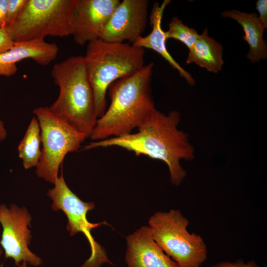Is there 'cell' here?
Returning <instances> with one entry per match:
<instances>
[{
	"label": "cell",
	"instance_id": "cell-18",
	"mask_svg": "<svg viewBox=\"0 0 267 267\" xmlns=\"http://www.w3.org/2000/svg\"><path fill=\"white\" fill-rule=\"evenodd\" d=\"M167 40L174 39L184 44L190 49L200 35L197 31L185 25L178 17H173L169 24V29L165 31Z\"/></svg>",
	"mask_w": 267,
	"mask_h": 267
},
{
	"label": "cell",
	"instance_id": "cell-20",
	"mask_svg": "<svg viewBox=\"0 0 267 267\" xmlns=\"http://www.w3.org/2000/svg\"><path fill=\"white\" fill-rule=\"evenodd\" d=\"M14 44L5 28L0 29V54L10 49Z\"/></svg>",
	"mask_w": 267,
	"mask_h": 267
},
{
	"label": "cell",
	"instance_id": "cell-4",
	"mask_svg": "<svg viewBox=\"0 0 267 267\" xmlns=\"http://www.w3.org/2000/svg\"><path fill=\"white\" fill-rule=\"evenodd\" d=\"M144 49L129 43L98 39L89 43L84 56L98 118L106 110V95L115 81L131 76L144 65Z\"/></svg>",
	"mask_w": 267,
	"mask_h": 267
},
{
	"label": "cell",
	"instance_id": "cell-23",
	"mask_svg": "<svg viewBox=\"0 0 267 267\" xmlns=\"http://www.w3.org/2000/svg\"><path fill=\"white\" fill-rule=\"evenodd\" d=\"M7 0H0V29L5 28Z\"/></svg>",
	"mask_w": 267,
	"mask_h": 267
},
{
	"label": "cell",
	"instance_id": "cell-15",
	"mask_svg": "<svg viewBox=\"0 0 267 267\" xmlns=\"http://www.w3.org/2000/svg\"><path fill=\"white\" fill-rule=\"evenodd\" d=\"M221 16L235 20L242 27L245 33L243 39L249 46L247 58L250 61L254 63L267 59V45L263 39V33L266 28L256 13L231 9L222 12Z\"/></svg>",
	"mask_w": 267,
	"mask_h": 267
},
{
	"label": "cell",
	"instance_id": "cell-7",
	"mask_svg": "<svg viewBox=\"0 0 267 267\" xmlns=\"http://www.w3.org/2000/svg\"><path fill=\"white\" fill-rule=\"evenodd\" d=\"M33 113L39 123L43 146L36 173L54 184L65 156L78 150L87 136L59 119L49 107H38Z\"/></svg>",
	"mask_w": 267,
	"mask_h": 267
},
{
	"label": "cell",
	"instance_id": "cell-14",
	"mask_svg": "<svg viewBox=\"0 0 267 267\" xmlns=\"http://www.w3.org/2000/svg\"><path fill=\"white\" fill-rule=\"evenodd\" d=\"M170 2V0H164L161 4L157 2L154 3L149 16L151 32L145 37H140L132 44L155 51L177 70L189 85L193 86L195 81L191 74L174 59L167 48L165 31L162 29L161 24L164 10Z\"/></svg>",
	"mask_w": 267,
	"mask_h": 267
},
{
	"label": "cell",
	"instance_id": "cell-1",
	"mask_svg": "<svg viewBox=\"0 0 267 267\" xmlns=\"http://www.w3.org/2000/svg\"><path fill=\"white\" fill-rule=\"evenodd\" d=\"M180 115L175 110L167 115L156 109L137 129L135 133L92 141L84 146L87 150L97 147H119L163 161L167 165L172 183L178 186L186 175L180 164L181 159L191 161L194 149L188 134L179 130Z\"/></svg>",
	"mask_w": 267,
	"mask_h": 267
},
{
	"label": "cell",
	"instance_id": "cell-13",
	"mask_svg": "<svg viewBox=\"0 0 267 267\" xmlns=\"http://www.w3.org/2000/svg\"><path fill=\"white\" fill-rule=\"evenodd\" d=\"M58 51L56 44L47 43L44 39L15 42L10 49L0 54V76L14 75L18 70L16 64L25 59L47 66L56 59Z\"/></svg>",
	"mask_w": 267,
	"mask_h": 267
},
{
	"label": "cell",
	"instance_id": "cell-21",
	"mask_svg": "<svg viewBox=\"0 0 267 267\" xmlns=\"http://www.w3.org/2000/svg\"><path fill=\"white\" fill-rule=\"evenodd\" d=\"M210 267H258V266L254 260H251L245 263L243 260H238L234 262L227 261L220 262L214 265H212Z\"/></svg>",
	"mask_w": 267,
	"mask_h": 267
},
{
	"label": "cell",
	"instance_id": "cell-16",
	"mask_svg": "<svg viewBox=\"0 0 267 267\" xmlns=\"http://www.w3.org/2000/svg\"><path fill=\"white\" fill-rule=\"evenodd\" d=\"M223 48L222 44L208 35L205 29L189 50L187 64L195 63L207 71L217 73L222 69Z\"/></svg>",
	"mask_w": 267,
	"mask_h": 267
},
{
	"label": "cell",
	"instance_id": "cell-17",
	"mask_svg": "<svg viewBox=\"0 0 267 267\" xmlns=\"http://www.w3.org/2000/svg\"><path fill=\"white\" fill-rule=\"evenodd\" d=\"M41 143L40 125L34 116L17 147L19 157L22 160L26 170L37 166L42 154Z\"/></svg>",
	"mask_w": 267,
	"mask_h": 267
},
{
	"label": "cell",
	"instance_id": "cell-25",
	"mask_svg": "<svg viewBox=\"0 0 267 267\" xmlns=\"http://www.w3.org/2000/svg\"><path fill=\"white\" fill-rule=\"evenodd\" d=\"M18 267H28L27 265V263L25 262H22V264Z\"/></svg>",
	"mask_w": 267,
	"mask_h": 267
},
{
	"label": "cell",
	"instance_id": "cell-5",
	"mask_svg": "<svg viewBox=\"0 0 267 267\" xmlns=\"http://www.w3.org/2000/svg\"><path fill=\"white\" fill-rule=\"evenodd\" d=\"M148 223L155 242L178 267H200L207 260L204 239L188 231L189 221L179 210L156 212Z\"/></svg>",
	"mask_w": 267,
	"mask_h": 267
},
{
	"label": "cell",
	"instance_id": "cell-24",
	"mask_svg": "<svg viewBox=\"0 0 267 267\" xmlns=\"http://www.w3.org/2000/svg\"><path fill=\"white\" fill-rule=\"evenodd\" d=\"M7 136V132L3 122L0 120V142L4 140Z\"/></svg>",
	"mask_w": 267,
	"mask_h": 267
},
{
	"label": "cell",
	"instance_id": "cell-8",
	"mask_svg": "<svg viewBox=\"0 0 267 267\" xmlns=\"http://www.w3.org/2000/svg\"><path fill=\"white\" fill-rule=\"evenodd\" d=\"M54 185V187L49 189L47 193L52 201V210H61L66 215L68 219L66 228L71 236L81 232L89 244L90 256L81 267H100L105 263L113 265L104 248L94 240L91 233L92 229L102 224L109 225L105 221L91 223L87 220V214L94 208V203L81 200L68 187L62 174Z\"/></svg>",
	"mask_w": 267,
	"mask_h": 267
},
{
	"label": "cell",
	"instance_id": "cell-2",
	"mask_svg": "<svg viewBox=\"0 0 267 267\" xmlns=\"http://www.w3.org/2000/svg\"><path fill=\"white\" fill-rule=\"evenodd\" d=\"M153 63L119 79L107 90L110 104L89 137L98 141L132 133L156 109L151 92Z\"/></svg>",
	"mask_w": 267,
	"mask_h": 267
},
{
	"label": "cell",
	"instance_id": "cell-26",
	"mask_svg": "<svg viewBox=\"0 0 267 267\" xmlns=\"http://www.w3.org/2000/svg\"><path fill=\"white\" fill-rule=\"evenodd\" d=\"M2 249L0 247V256H1V255L2 254Z\"/></svg>",
	"mask_w": 267,
	"mask_h": 267
},
{
	"label": "cell",
	"instance_id": "cell-10",
	"mask_svg": "<svg viewBox=\"0 0 267 267\" xmlns=\"http://www.w3.org/2000/svg\"><path fill=\"white\" fill-rule=\"evenodd\" d=\"M119 0H77L71 20V36L81 46L100 39Z\"/></svg>",
	"mask_w": 267,
	"mask_h": 267
},
{
	"label": "cell",
	"instance_id": "cell-9",
	"mask_svg": "<svg viewBox=\"0 0 267 267\" xmlns=\"http://www.w3.org/2000/svg\"><path fill=\"white\" fill-rule=\"evenodd\" d=\"M31 220V216L25 207L14 204L9 207L0 205V222L2 227L0 244L5 258L13 259L17 266L23 262L36 267L42 264V259L28 247L32 238L28 228Z\"/></svg>",
	"mask_w": 267,
	"mask_h": 267
},
{
	"label": "cell",
	"instance_id": "cell-19",
	"mask_svg": "<svg viewBox=\"0 0 267 267\" xmlns=\"http://www.w3.org/2000/svg\"><path fill=\"white\" fill-rule=\"evenodd\" d=\"M27 0H7L5 28L12 24L22 12Z\"/></svg>",
	"mask_w": 267,
	"mask_h": 267
},
{
	"label": "cell",
	"instance_id": "cell-11",
	"mask_svg": "<svg viewBox=\"0 0 267 267\" xmlns=\"http://www.w3.org/2000/svg\"><path fill=\"white\" fill-rule=\"evenodd\" d=\"M148 1L123 0L115 8L102 33L101 40L133 44L142 36L147 23Z\"/></svg>",
	"mask_w": 267,
	"mask_h": 267
},
{
	"label": "cell",
	"instance_id": "cell-3",
	"mask_svg": "<svg viewBox=\"0 0 267 267\" xmlns=\"http://www.w3.org/2000/svg\"><path fill=\"white\" fill-rule=\"evenodd\" d=\"M51 75L59 87L51 112L80 133L89 137L98 119L84 56H73L53 65Z\"/></svg>",
	"mask_w": 267,
	"mask_h": 267
},
{
	"label": "cell",
	"instance_id": "cell-22",
	"mask_svg": "<svg viewBox=\"0 0 267 267\" xmlns=\"http://www.w3.org/2000/svg\"><path fill=\"white\" fill-rule=\"evenodd\" d=\"M256 7L259 13V19L265 27L267 28V0H258L256 3Z\"/></svg>",
	"mask_w": 267,
	"mask_h": 267
},
{
	"label": "cell",
	"instance_id": "cell-6",
	"mask_svg": "<svg viewBox=\"0 0 267 267\" xmlns=\"http://www.w3.org/2000/svg\"><path fill=\"white\" fill-rule=\"evenodd\" d=\"M77 0H27L19 16L5 28L14 42L71 36Z\"/></svg>",
	"mask_w": 267,
	"mask_h": 267
},
{
	"label": "cell",
	"instance_id": "cell-12",
	"mask_svg": "<svg viewBox=\"0 0 267 267\" xmlns=\"http://www.w3.org/2000/svg\"><path fill=\"white\" fill-rule=\"evenodd\" d=\"M126 239L128 267H178L155 242L149 226L141 227Z\"/></svg>",
	"mask_w": 267,
	"mask_h": 267
}]
</instances>
